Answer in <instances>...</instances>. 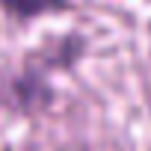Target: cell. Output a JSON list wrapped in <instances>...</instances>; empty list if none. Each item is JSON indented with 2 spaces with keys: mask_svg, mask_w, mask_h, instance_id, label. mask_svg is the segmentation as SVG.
<instances>
[{
  "mask_svg": "<svg viewBox=\"0 0 151 151\" xmlns=\"http://www.w3.org/2000/svg\"><path fill=\"white\" fill-rule=\"evenodd\" d=\"M6 15L30 21V18H42V15H56L62 9L71 6V0H0Z\"/></svg>",
  "mask_w": 151,
  "mask_h": 151,
  "instance_id": "6da1fadb",
  "label": "cell"
}]
</instances>
